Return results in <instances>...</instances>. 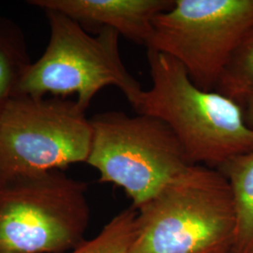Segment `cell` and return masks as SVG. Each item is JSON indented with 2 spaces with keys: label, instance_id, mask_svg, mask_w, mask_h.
<instances>
[{
  "label": "cell",
  "instance_id": "obj_1",
  "mask_svg": "<svg viewBox=\"0 0 253 253\" xmlns=\"http://www.w3.org/2000/svg\"><path fill=\"white\" fill-rule=\"evenodd\" d=\"M152 85L137 97V114L159 118L170 126L192 165L218 169L253 151V128L243 109L217 91L197 87L186 69L167 54L147 50Z\"/></svg>",
  "mask_w": 253,
  "mask_h": 253
},
{
  "label": "cell",
  "instance_id": "obj_2",
  "mask_svg": "<svg viewBox=\"0 0 253 253\" xmlns=\"http://www.w3.org/2000/svg\"><path fill=\"white\" fill-rule=\"evenodd\" d=\"M135 209L128 253H228L234 248L235 203L217 169L190 165Z\"/></svg>",
  "mask_w": 253,
  "mask_h": 253
},
{
  "label": "cell",
  "instance_id": "obj_3",
  "mask_svg": "<svg viewBox=\"0 0 253 253\" xmlns=\"http://www.w3.org/2000/svg\"><path fill=\"white\" fill-rule=\"evenodd\" d=\"M50 40L44 54L30 65L17 95L44 97L77 94V103L86 110L102 88L118 87L132 106L143 91L126 70L119 53V33L110 27L91 36L79 23L55 10H44Z\"/></svg>",
  "mask_w": 253,
  "mask_h": 253
},
{
  "label": "cell",
  "instance_id": "obj_4",
  "mask_svg": "<svg viewBox=\"0 0 253 253\" xmlns=\"http://www.w3.org/2000/svg\"><path fill=\"white\" fill-rule=\"evenodd\" d=\"M86 185L58 171L0 182V253H65L84 241Z\"/></svg>",
  "mask_w": 253,
  "mask_h": 253
},
{
  "label": "cell",
  "instance_id": "obj_5",
  "mask_svg": "<svg viewBox=\"0 0 253 253\" xmlns=\"http://www.w3.org/2000/svg\"><path fill=\"white\" fill-rule=\"evenodd\" d=\"M92 142L86 163L100 182L125 190L139 208L192 165L172 128L148 115L112 111L90 118Z\"/></svg>",
  "mask_w": 253,
  "mask_h": 253
},
{
  "label": "cell",
  "instance_id": "obj_6",
  "mask_svg": "<svg viewBox=\"0 0 253 253\" xmlns=\"http://www.w3.org/2000/svg\"><path fill=\"white\" fill-rule=\"evenodd\" d=\"M91 142L77 101L17 95L0 113V182L86 163Z\"/></svg>",
  "mask_w": 253,
  "mask_h": 253
},
{
  "label": "cell",
  "instance_id": "obj_7",
  "mask_svg": "<svg viewBox=\"0 0 253 253\" xmlns=\"http://www.w3.org/2000/svg\"><path fill=\"white\" fill-rule=\"evenodd\" d=\"M253 25V0H174L154 20L146 49L174 58L197 87L211 92Z\"/></svg>",
  "mask_w": 253,
  "mask_h": 253
},
{
  "label": "cell",
  "instance_id": "obj_8",
  "mask_svg": "<svg viewBox=\"0 0 253 253\" xmlns=\"http://www.w3.org/2000/svg\"><path fill=\"white\" fill-rule=\"evenodd\" d=\"M28 4L61 12L83 27L113 28L147 47L153 36L154 20L171 9L174 0H32Z\"/></svg>",
  "mask_w": 253,
  "mask_h": 253
},
{
  "label": "cell",
  "instance_id": "obj_9",
  "mask_svg": "<svg viewBox=\"0 0 253 253\" xmlns=\"http://www.w3.org/2000/svg\"><path fill=\"white\" fill-rule=\"evenodd\" d=\"M230 184L235 209L234 250L253 253V151L237 156L218 169Z\"/></svg>",
  "mask_w": 253,
  "mask_h": 253
},
{
  "label": "cell",
  "instance_id": "obj_10",
  "mask_svg": "<svg viewBox=\"0 0 253 253\" xmlns=\"http://www.w3.org/2000/svg\"><path fill=\"white\" fill-rule=\"evenodd\" d=\"M31 64L21 29L0 15V113L17 96L20 83Z\"/></svg>",
  "mask_w": 253,
  "mask_h": 253
},
{
  "label": "cell",
  "instance_id": "obj_11",
  "mask_svg": "<svg viewBox=\"0 0 253 253\" xmlns=\"http://www.w3.org/2000/svg\"><path fill=\"white\" fill-rule=\"evenodd\" d=\"M253 90V25L232 54L215 89L237 103Z\"/></svg>",
  "mask_w": 253,
  "mask_h": 253
},
{
  "label": "cell",
  "instance_id": "obj_12",
  "mask_svg": "<svg viewBox=\"0 0 253 253\" xmlns=\"http://www.w3.org/2000/svg\"><path fill=\"white\" fill-rule=\"evenodd\" d=\"M136 209H125L113 217L98 235L84 240L67 253H128L136 234Z\"/></svg>",
  "mask_w": 253,
  "mask_h": 253
},
{
  "label": "cell",
  "instance_id": "obj_13",
  "mask_svg": "<svg viewBox=\"0 0 253 253\" xmlns=\"http://www.w3.org/2000/svg\"><path fill=\"white\" fill-rule=\"evenodd\" d=\"M239 104L243 109L246 124L253 128V90L247 93Z\"/></svg>",
  "mask_w": 253,
  "mask_h": 253
},
{
  "label": "cell",
  "instance_id": "obj_14",
  "mask_svg": "<svg viewBox=\"0 0 253 253\" xmlns=\"http://www.w3.org/2000/svg\"><path fill=\"white\" fill-rule=\"evenodd\" d=\"M238 253V252H236V251H235V250H234V249H233V250H231V251H230V252H229V253Z\"/></svg>",
  "mask_w": 253,
  "mask_h": 253
}]
</instances>
